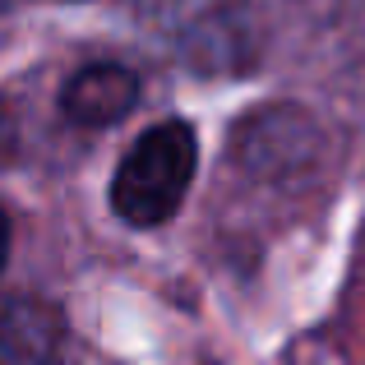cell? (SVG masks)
<instances>
[{
  "label": "cell",
  "instance_id": "4",
  "mask_svg": "<svg viewBox=\"0 0 365 365\" xmlns=\"http://www.w3.org/2000/svg\"><path fill=\"white\" fill-rule=\"evenodd\" d=\"M5 259H9V213L0 208V273H5Z\"/></svg>",
  "mask_w": 365,
  "mask_h": 365
},
{
  "label": "cell",
  "instance_id": "1",
  "mask_svg": "<svg viewBox=\"0 0 365 365\" xmlns=\"http://www.w3.org/2000/svg\"><path fill=\"white\" fill-rule=\"evenodd\" d=\"M199 143L185 120H162L143 130V139L120 158L111 180V208L130 227H158L180 208L195 180Z\"/></svg>",
  "mask_w": 365,
  "mask_h": 365
},
{
  "label": "cell",
  "instance_id": "3",
  "mask_svg": "<svg viewBox=\"0 0 365 365\" xmlns=\"http://www.w3.org/2000/svg\"><path fill=\"white\" fill-rule=\"evenodd\" d=\"M139 102V79L125 65H83L61 93V111L83 130L120 120Z\"/></svg>",
  "mask_w": 365,
  "mask_h": 365
},
{
  "label": "cell",
  "instance_id": "2",
  "mask_svg": "<svg viewBox=\"0 0 365 365\" xmlns=\"http://www.w3.org/2000/svg\"><path fill=\"white\" fill-rule=\"evenodd\" d=\"M0 365H65V329L51 305L0 296Z\"/></svg>",
  "mask_w": 365,
  "mask_h": 365
}]
</instances>
